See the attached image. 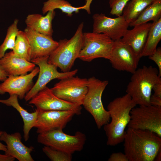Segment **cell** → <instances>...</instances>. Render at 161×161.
Masks as SVG:
<instances>
[{
  "instance_id": "obj_14",
  "label": "cell",
  "mask_w": 161,
  "mask_h": 161,
  "mask_svg": "<svg viewBox=\"0 0 161 161\" xmlns=\"http://www.w3.org/2000/svg\"><path fill=\"white\" fill-rule=\"evenodd\" d=\"M140 59L130 48L120 40L114 41L109 60L114 69L132 74L137 68Z\"/></svg>"
},
{
  "instance_id": "obj_34",
  "label": "cell",
  "mask_w": 161,
  "mask_h": 161,
  "mask_svg": "<svg viewBox=\"0 0 161 161\" xmlns=\"http://www.w3.org/2000/svg\"><path fill=\"white\" fill-rule=\"evenodd\" d=\"M8 76V75L3 67L0 65V81H3Z\"/></svg>"
},
{
  "instance_id": "obj_5",
  "label": "cell",
  "mask_w": 161,
  "mask_h": 161,
  "mask_svg": "<svg viewBox=\"0 0 161 161\" xmlns=\"http://www.w3.org/2000/svg\"><path fill=\"white\" fill-rule=\"evenodd\" d=\"M88 90L82 105L93 117L97 128L100 129L109 123L110 119L109 113L104 108L101 99L108 81L94 76L88 78Z\"/></svg>"
},
{
  "instance_id": "obj_20",
  "label": "cell",
  "mask_w": 161,
  "mask_h": 161,
  "mask_svg": "<svg viewBox=\"0 0 161 161\" xmlns=\"http://www.w3.org/2000/svg\"><path fill=\"white\" fill-rule=\"evenodd\" d=\"M55 15L54 10H51L45 16L39 14H32L27 17L25 22L26 28L32 31L49 36H52V21Z\"/></svg>"
},
{
  "instance_id": "obj_9",
  "label": "cell",
  "mask_w": 161,
  "mask_h": 161,
  "mask_svg": "<svg viewBox=\"0 0 161 161\" xmlns=\"http://www.w3.org/2000/svg\"><path fill=\"white\" fill-rule=\"evenodd\" d=\"M74 76L61 80L50 89L58 98L81 106L88 90V79Z\"/></svg>"
},
{
  "instance_id": "obj_27",
  "label": "cell",
  "mask_w": 161,
  "mask_h": 161,
  "mask_svg": "<svg viewBox=\"0 0 161 161\" xmlns=\"http://www.w3.org/2000/svg\"><path fill=\"white\" fill-rule=\"evenodd\" d=\"M18 20L15 19L8 27L5 38L0 45V59L4 55L8 49L13 50L14 47L17 34L19 31L18 28Z\"/></svg>"
},
{
  "instance_id": "obj_4",
  "label": "cell",
  "mask_w": 161,
  "mask_h": 161,
  "mask_svg": "<svg viewBox=\"0 0 161 161\" xmlns=\"http://www.w3.org/2000/svg\"><path fill=\"white\" fill-rule=\"evenodd\" d=\"M83 26L82 22L70 39L59 40L58 46L48 57V63L59 68L62 72L70 71L75 61L78 58L82 47Z\"/></svg>"
},
{
  "instance_id": "obj_6",
  "label": "cell",
  "mask_w": 161,
  "mask_h": 161,
  "mask_svg": "<svg viewBox=\"0 0 161 161\" xmlns=\"http://www.w3.org/2000/svg\"><path fill=\"white\" fill-rule=\"evenodd\" d=\"M37 140L38 143L45 146L72 154L83 149L86 137L79 131L71 135L58 129L38 134Z\"/></svg>"
},
{
  "instance_id": "obj_12",
  "label": "cell",
  "mask_w": 161,
  "mask_h": 161,
  "mask_svg": "<svg viewBox=\"0 0 161 161\" xmlns=\"http://www.w3.org/2000/svg\"><path fill=\"white\" fill-rule=\"evenodd\" d=\"M92 18V32L105 34L114 41L120 40L129 26L122 15L111 18L102 13H95Z\"/></svg>"
},
{
  "instance_id": "obj_7",
  "label": "cell",
  "mask_w": 161,
  "mask_h": 161,
  "mask_svg": "<svg viewBox=\"0 0 161 161\" xmlns=\"http://www.w3.org/2000/svg\"><path fill=\"white\" fill-rule=\"evenodd\" d=\"M114 42V41L104 34L84 32L82 46L78 58L88 62L99 58L109 60Z\"/></svg>"
},
{
  "instance_id": "obj_3",
  "label": "cell",
  "mask_w": 161,
  "mask_h": 161,
  "mask_svg": "<svg viewBox=\"0 0 161 161\" xmlns=\"http://www.w3.org/2000/svg\"><path fill=\"white\" fill-rule=\"evenodd\" d=\"M132 74L126 89L136 105H150V99L154 85L161 81L158 69L151 66L137 68Z\"/></svg>"
},
{
  "instance_id": "obj_24",
  "label": "cell",
  "mask_w": 161,
  "mask_h": 161,
  "mask_svg": "<svg viewBox=\"0 0 161 161\" xmlns=\"http://www.w3.org/2000/svg\"><path fill=\"white\" fill-rule=\"evenodd\" d=\"M161 39V18L153 22L149 31L141 57L148 56L157 48Z\"/></svg>"
},
{
  "instance_id": "obj_18",
  "label": "cell",
  "mask_w": 161,
  "mask_h": 161,
  "mask_svg": "<svg viewBox=\"0 0 161 161\" xmlns=\"http://www.w3.org/2000/svg\"><path fill=\"white\" fill-rule=\"evenodd\" d=\"M152 24V23H147L136 25L131 30L128 29L120 39L140 59Z\"/></svg>"
},
{
  "instance_id": "obj_36",
  "label": "cell",
  "mask_w": 161,
  "mask_h": 161,
  "mask_svg": "<svg viewBox=\"0 0 161 161\" xmlns=\"http://www.w3.org/2000/svg\"><path fill=\"white\" fill-rule=\"evenodd\" d=\"M2 131H0V136L2 133ZM7 150V146L2 143L0 142V150L5 152Z\"/></svg>"
},
{
  "instance_id": "obj_21",
  "label": "cell",
  "mask_w": 161,
  "mask_h": 161,
  "mask_svg": "<svg viewBox=\"0 0 161 161\" xmlns=\"http://www.w3.org/2000/svg\"><path fill=\"white\" fill-rule=\"evenodd\" d=\"M18 97L16 95H10L9 97L7 99H0V103L7 106H12L19 112L24 122V140L26 141L29 138L31 129L34 127L39 111L36 109L33 112H29L19 104Z\"/></svg>"
},
{
  "instance_id": "obj_30",
  "label": "cell",
  "mask_w": 161,
  "mask_h": 161,
  "mask_svg": "<svg viewBox=\"0 0 161 161\" xmlns=\"http://www.w3.org/2000/svg\"><path fill=\"white\" fill-rule=\"evenodd\" d=\"M149 58L154 61L158 67L159 75L161 76V48L157 47L153 53L148 56Z\"/></svg>"
},
{
  "instance_id": "obj_15",
  "label": "cell",
  "mask_w": 161,
  "mask_h": 161,
  "mask_svg": "<svg viewBox=\"0 0 161 161\" xmlns=\"http://www.w3.org/2000/svg\"><path fill=\"white\" fill-rule=\"evenodd\" d=\"M39 71V67H35L28 74L9 76L0 84V94L8 93L10 95H16L20 99H23L33 86V79Z\"/></svg>"
},
{
  "instance_id": "obj_26",
  "label": "cell",
  "mask_w": 161,
  "mask_h": 161,
  "mask_svg": "<svg viewBox=\"0 0 161 161\" xmlns=\"http://www.w3.org/2000/svg\"><path fill=\"white\" fill-rule=\"evenodd\" d=\"M12 51L16 56L31 61V47L28 36L24 31L19 30Z\"/></svg>"
},
{
  "instance_id": "obj_17",
  "label": "cell",
  "mask_w": 161,
  "mask_h": 161,
  "mask_svg": "<svg viewBox=\"0 0 161 161\" xmlns=\"http://www.w3.org/2000/svg\"><path fill=\"white\" fill-rule=\"evenodd\" d=\"M21 134L16 132L12 134L3 131L0 136V141L5 142L7 150L5 154L14 157L19 161H34L30 154L33 150L32 146L28 147L21 142Z\"/></svg>"
},
{
  "instance_id": "obj_13",
  "label": "cell",
  "mask_w": 161,
  "mask_h": 161,
  "mask_svg": "<svg viewBox=\"0 0 161 161\" xmlns=\"http://www.w3.org/2000/svg\"><path fill=\"white\" fill-rule=\"evenodd\" d=\"M75 115L76 113L73 110L39 111L34 127L37 129L38 134L63 129Z\"/></svg>"
},
{
  "instance_id": "obj_8",
  "label": "cell",
  "mask_w": 161,
  "mask_h": 161,
  "mask_svg": "<svg viewBox=\"0 0 161 161\" xmlns=\"http://www.w3.org/2000/svg\"><path fill=\"white\" fill-rule=\"evenodd\" d=\"M128 128L147 130L161 137V106L139 105L130 112Z\"/></svg>"
},
{
  "instance_id": "obj_11",
  "label": "cell",
  "mask_w": 161,
  "mask_h": 161,
  "mask_svg": "<svg viewBox=\"0 0 161 161\" xmlns=\"http://www.w3.org/2000/svg\"><path fill=\"white\" fill-rule=\"evenodd\" d=\"M29 103L35 105L39 111L73 110L77 115L81 114L82 108L81 106L58 98L47 86L30 100Z\"/></svg>"
},
{
  "instance_id": "obj_32",
  "label": "cell",
  "mask_w": 161,
  "mask_h": 161,
  "mask_svg": "<svg viewBox=\"0 0 161 161\" xmlns=\"http://www.w3.org/2000/svg\"><path fill=\"white\" fill-rule=\"evenodd\" d=\"M150 103L151 105L161 106V97L151 95L150 99Z\"/></svg>"
},
{
  "instance_id": "obj_22",
  "label": "cell",
  "mask_w": 161,
  "mask_h": 161,
  "mask_svg": "<svg viewBox=\"0 0 161 161\" xmlns=\"http://www.w3.org/2000/svg\"><path fill=\"white\" fill-rule=\"evenodd\" d=\"M93 0H86V4L80 7L72 6L68 1L65 0H47L43 3L42 9L43 14L51 10L59 9L68 16H72L73 13H77L81 9L85 10L87 13H91L90 6Z\"/></svg>"
},
{
  "instance_id": "obj_28",
  "label": "cell",
  "mask_w": 161,
  "mask_h": 161,
  "mask_svg": "<svg viewBox=\"0 0 161 161\" xmlns=\"http://www.w3.org/2000/svg\"><path fill=\"white\" fill-rule=\"evenodd\" d=\"M44 153L52 161H71L72 154L45 146L42 148Z\"/></svg>"
},
{
  "instance_id": "obj_10",
  "label": "cell",
  "mask_w": 161,
  "mask_h": 161,
  "mask_svg": "<svg viewBox=\"0 0 161 161\" xmlns=\"http://www.w3.org/2000/svg\"><path fill=\"white\" fill-rule=\"evenodd\" d=\"M49 56L38 58L32 60L31 62L37 65L39 68V75L35 84L26 94L24 98L26 101L30 100L39 91L46 87L50 81L54 79L61 80L75 76L78 69L65 72H60L57 67L47 62Z\"/></svg>"
},
{
  "instance_id": "obj_2",
  "label": "cell",
  "mask_w": 161,
  "mask_h": 161,
  "mask_svg": "<svg viewBox=\"0 0 161 161\" xmlns=\"http://www.w3.org/2000/svg\"><path fill=\"white\" fill-rule=\"evenodd\" d=\"M136 105L127 93L109 102L107 109L111 121L103 127L107 145L114 146L123 142L125 129L130 120V112Z\"/></svg>"
},
{
  "instance_id": "obj_1",
  "label": "cell",
  "mask_w": 161,
  "mask_h": 161,
  "mask_svg": "<svg viewBox=\"0 0 161 161\" xmlns=\"http://www.w3.org/2000/svg\"><path fill=\"white\" fill-rule=\"evenodd\" d=\"M123 142L129 161H153L161 149V137L147 130L128 128Z\"/></svg>"
},
{
  "instance_id": "obj_37",
  "label": "cell",
  "mask_w": 161,
  "mask_h": 161,
  "mask_svg": "<svg viewBox=\"0 0 161 161\" xmlns=\"http://www.w3.org/2000/svg\"><path fill=\"white\" fill-rule=\"evenodd\" d=\"M161 150L160 149L158 153L155 160H156L158 161H161Z\"/></svg>"
},
{
  "instance_id": "obj_19",
  "label": "cell",
  "mask_w": 161,
  "mask_h": 161,
  "mask_svg": "<svg viewBox=\"0 0 161 161\" xmlns=\"http://www.w3.org/2000/svg\"><path fill=\"white\" fill-rule=\"evenodd\" d=\"M31 61L16 56L13 51L6 52L0 59V65L8 75L18 76L27 74L35 67Z\"/></svg>"
},
{
  "instance_id": "obj_31",
  "label": "cell",
  "mask_w": 161,
  "mask_h": 161,
  "mask_svg": "<svg viewBox=\"0 0 161 161\" xmlns=\"http://www.w3.org/2000/svg\"><path fill=\"white\" fill-rule=\"evenodd\" d=\"M108 160V161H129L125 154L120 152L112 154Z\"/></svg>"
},
{
  "instance_id": "obj_25",
  "label": "cell",
  "mask_w": 161,
  "mask_h": 161,
  "mask_svg": "<svg viewBox=\"0 0 161 161\" xmlns=\"http://www.w3.org/2000/svg\"><path fill=\"white\" fill-rule=\"evenodd\" d=\"M155 0H130L125 7L122 15L129 24L134 21L148 6Z\"/></svg>"
},
{
  "instance_id": "obj_16",
  "label": "cell",
  "mask_w": 161,
  "mask_h": 161,
  "mask_svg": "<svg viewBox=\"0 0 161 161\" xmlns=\"http://www.w3.org/2000/svg\"><path fill=\"white\" fill-rule=\"evenodd\" d=\"M24 31L28 36L31 47V60L49 56L58 46V42L55 41L52 36L32 31L27 28Z\"/></svg>"
},
{
  "instance_id": "obj_35",
  "label": "cell",
  "mask_w": 161,
  "mask_h": 161,
  "mask_svg": "<svg viewBox=\"0 0 161 161\" xmlns=\"http://www.w3.org/2000/svg\"><path fill=\"white\" fill-rule=\"evenodd\" d=\"M15 158L14 157L5 154H0V161H14Z\"/></svg>"
},
{
  "instance_id": "obj_33",
  "label": "cell",
  "mask_w": 161,
  "mask_h": 161,
  "mask_svg": "<svg viewBox=\"0 0 161 161\" xmlns=\"http://www.w3.org/2000/svg\"><path fill=\"white\" fill-rule=\"evenodd\" d=\"M154 95L161 97V81L156 83L153 86Z\"/></svg>"
},
{
  "instance_id": "obj_29",
  "label": "cell",
  "mask_w": 161,
  "mask_h": 161,
  "mask_svg": "<svg viewBox=\"0 0 161 161\" xmlns=\"http://www.w3.org/2000/svg\"><path fill=\"white\" fill-rule=\"evenodd\" d=\"M130 0H109L110 13L118 16L122 15L123 10Z\"/></svg>"
},
{
  "instance_id": "obj_23",
  "label": "cell",
  "mask_w": 161,
  "mask_h": 161,
  "mask_svg": "<svg viewBox=\"0 0 161 161\" xmlns=\"http://www.w3.org/2000/svg\"><path fill=\"white\" fill-rule=\"evenodd\" d=\"M161 18V0H155L141 12L137 18L129 24V26L148 23L150 21H155Z\"/></svg>"
}]
</instances>
